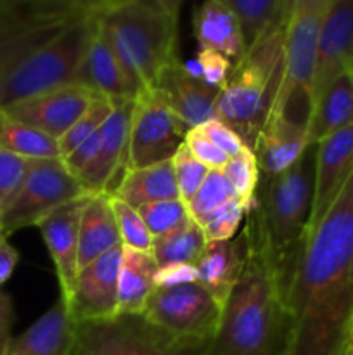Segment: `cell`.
Wrapping results in <instances>:
<instances>
[{"label":"cell","instance_id":"obj_1","mask_svg":"<svg viewBox=\"0 0 353 355\" xmlns=\"http://www.w3.org/2000/svg\"><path fill=\"white\" fill-rule=\"evenodd\" d=\"M284 355H346L353 326V177L305 238L284 290Z\"/></svg>","mask_w":353,"mask_h":355},{"label":"cell","instance_id":"obj_2","mask_svg":"<svg viewBox=\"0 0 353 355\" xmlns=\"http://www.w3.org/2000/svg\"><path fill=\"white\" fill-rule=\"evenodd\" d=\"M248 260L221 311L217 333L201 355H284L287 315L284 277L251 208L244 227Z\"/></svg>","mask_w":353,"mask_h":355},{"label":"cell","instance_id":"obj_3","mask_svg":"<svg viewBox=\"0 0 353 355\" xmlns=\"http://www.w3.org/2000/svg\"><path fill=\"white\" fill-rule=\"evenodd\" d=\"M179 2L172 0H100L96 19L109 40L137 94L154 89L176 61Z\"/></svg>","mask_w":353,"mask_h":355},{"label":"cell","instance_id":"obj_4","mask_svg":"<svg viewBox=\"0 0 353 355\" xmlns=\"http://www.w3.org/2000/svg\"><path fill=\"white\" fill-rule=\"evenodd\" d=\"M289 9L246 51L218 94L217 118L232 128L249 149L255 148L269 120L282 82L284 37Z\"/></svg>","mask_w":353,"mask_h":355},{"label":"cell","instance_id":"obj_5","mask_svg":"<svg viewBox=\"0 0 353 355\" xmlns=\"http://www.w3.org/2000/svg\"><path fill=\"white\" fill-rule=\"evenodd\" d=\"M317 144H310L296 163L277 175H260L248 208L256 214L277 269L287 276L301 252L310 224ZM286 290V288H284Z\"/></svg>","mask_w":353,"mask_h":355},{"label":"cell","instance_id":"obj_6","mask_svg":"<svg viewBox=\"0 0 353 355\" xmlns=\"http://www.w3.org/2000/svg\"><path fill=\"white\" fill-rule=\"evenodd\" d=\"M331 0H293L284 37L282 82L270 116L308 125L314 106L318 33Z\"/></svg>","mask_w":353,"mask_h":355},{"label":"cell","instance_id":"obj_7","mask_svg":"<svg viewBox=\"0 0 353 355\" xmlns=\"http://www.w3.org/2000/svg\"><path fill=\"white\" fill-rule=\"evenodd\" d=\"M96 6L82 0L0 2V75L92 16Z\"/></svg>","mask_w":353,"mask_h":355},{"label":"cell","instance_id":"obj_8","mask_svg":"<svg viewBox=\"0 0 353 355\" xmlns=\"http://www.w3.org/2000/svg\"><path fill=\"white\" fill-rule=\"evenodd\" d=\"M92 17L93 14L69 26L0 75V110L59 87L71 85L92 33Z\"/></svg>","mask_w":353,"mask_h":355},{"label":"cell","instance_id":"obj_9","mask_svg":"<svg viewBox=\"0 0 353 355\" xmlns=\"http://www.w3.org/2000/svg\"><path fill=\"white\" fill-rule=\"evenodd\" d=\"M217 298L199 283L156 288L142 318L168 335L185 352L201 355L221 319Z\"/></svg>","mask_w":353,"mask_h":355},{"label":"cell","instance_id":"obj_10","mask_svg":"<svg viewBox=\"0 0 353 355\" xmlns=\"http://www.w3.org/2000/svg\"><path fill=\"white\" fill-rule=\"evenodd\" d=\"M61 158L31 159L23 184L2 210V232L37 225L55 208L89 196Z\"/></svg>","mask_w":353,"mask_h":355},{"label":"cell","instance_id":"obj_11","mask_svg":"<svg viewBox=\"0 0 353 355\" xmlns=\"http://www.w3.org/2000/svg\"><path fill=\"white\" fill-rule=\"evenodd\" d=\"M187 132L158 89L137 94L132 111L127 168L170 162L185 142Z\"/></svg>","mask_w":353,"mask_h":355},{"label":"cell","instance_id":"obj_12","mask_svg":"<svg viewBox=\"0 0 353 355\" xmlns=\"http://www.w3.org/2000/svg\"><path fill=\"white\" fill-rule=\"evenodd\" d=\"M78 350L85 355H194L142 315H118L78 324Z\"/></svg>","mask_w":353,"mask_h":355},{"label":"cell","instance_id":"obj_13","mask_svg":"<svg viewBox=\"0 0 353 355\" xmlns=\"http://www.w3.org/2000/svg\"><path fill=\"white\" fill-rule=\"evenodd\" d=\"M123 245L80 269L68 309L76 324L118 318V274Z\"/></svg>","mask_w":353,"mask_h":355},{"label":"cell","instance_id":"obj_14","mask_svg":"<svg viewBox=\"0 0 353 355\" xmlns=\"http://www.w3.org/2000/svg\"><path fill=\"white\" fill-rule=\"evenodd\" d=\"M346 73H353V0H331L318 33L314 103L329 83Z\"/></svg>","mask_w":353,"mask_h":355},{"label":"cell","instance_id":"obj_15","mask_svg":"<svg viewBox=\"0 0 353 355\" xmlns=\"http://www.w3.org/2000/svg\"><path fill=\"white\" fill-rule=\"evenodd\" d=\"M353 177V125L317 144L315 186L308 232L317 227ZM307 232V234H308Z\"/></svg>","mask_w":353,"mask_h":355},{"label":"cell","instance_id":"obj_16","mask_svg":"<svg viewBox=\"0 0 353 355\" xmlns=\"http://www.w3.org/2000/svg\"><path fill=\"white\" fill-rule=\"evenodd\" d=\"M93 97L97 96L71 83L21 101L2 111L14 120L23 121L59 141L85 113Z\"/></svg>","mask_w":353,"mask_h":355},{"label":"cell","instance_id":"obj_17","mask_svg":"<svg viewBox=\"0 0 353 355\" xmlns=\"http://www.w3.org/2000/svg\"><path fill=\"white\" fill-rule=\"evenodd\" d=\"M89 196L55 208L37 224L55 267L61 298L66 305L71 300L76 277L80 272V217H82L83 205Z\"/></svg>","mask_w":353,"mask_h":355},{"label":"cell","instance_id":"obj_18","mask_svg":"<svg viewBox=\"0 0 353 355\" xmlns=\"http://www.w3.org/2000/svg\"><path fill=\"white\" fill-rule=\"evenodd\" d=\"M73 85L111 101H130L137 97V90L125 75L109 40L97 23L96 10L92 17V33L76 68Z\"/></svg>","mask_w":353,"mask_h":355},{"label":"cell","instance_id":"obj_19","mask_svg":"<svg viewBox=\"0 0 353 355\" xmlns=\"http://www.w3.org/2000/svg\"><path fill=\"white\" fill-rule=\"evenodd\" d=\"M134 101H116L111 116L99 130V151L90 166L89 173L83 177L82 184L87 193H107L118 173L127 170L128 137H130L132 111Z\"/></svg>","mask_w":353,"mask_h":355},{"label":"cell","instance_id":"obj_20","mask_svg":"<svg viewBox=\"0 0 353 355\" xmlns=\"http://www.w3.org/2000/svg\"><path fill=\"white\" fill-rule=\"evenodd\" d=\"M154 89L161 92L187 130L217 118V101L220 92L208 87L179 59L163 71Z\"/></svg>","mask_w":353,"mask_h":355},{"label":"cell","instance_id":"obj_21","mask_svg":"<svg viewBox=\"0 0 353 355\" xmlns=\"http://www.w3.org/2000/svg\"><path fill=\"white\" fill-rule=\"evenodd\" d=\"M78 324L61 297L26 331L12 336L2 355H73Z\"/></svg>","mask_w":353,"mask_h":355},{"label":"cell","instance_id":"obj_22","mask_svg":"<svg viewBox=\"0 0 353 355\" xmlns=\"http://www.w3.org/2000/svg\"><path fill=\"white\" fill-rule=\"evenodd\" d=\"M246 260L248 239L242 229L235 238L208 243L199 262L196 263L197 283L206 288L224 307L244 270Z\"/></svg>","mask_w":353,"mask_h":355},{"label":"cell","instance_id":"obj_23","mask_svg":"<svg viewBox=\"0 0 353 355\" xmlns=\"http://www.w3.org/2000/svg\"><path fill=\"white\" fill-rule=\"evenodd\" d=\"M308 146L307 125L284 116H270L253 148L260 175L270 177L287 170L307 151Z\"/></svg>","mask_w":353,"mask_h":355},{"label":"cell","instance_id":"obj_24","mask_svg":"<svg viewBox=\"0 0 353 355\" xmlns=\"http://www.w3.org/2000/svg\"><path fill=\"white\" fill-rule=\"evenodd\" d=\"M194 35L199 51H215L237 64L244 55L241 28L227 0H208L194 9Z\"/></svg>","mask_w":353,"mask_h":355},{"label":"cell","instance_id":"obj_25","mask_svg":"<svg viewBox=\"0 0 353 355\" xmlns=\"http://www.w3.org/2000/svg\"><path fill=\"white\" fill-rule=\"evenodd\" d=\"M120 245L123 243L114 218L111 194H90L83 205L82 217H80V269Z\"/></svg>","mask_w":353,"mask_h":355},{"label":"cell","instance_id":"obj_26","mask_svg":"<svg viewBox=\"0 0 353 355\" xmlns=\"http://www.w3.org/2000/svg\"><path fill=\"white\" fill-rule=\"evenodd\" d=\"M158 263L151 253L123 246L118 274V315H142L151 295Z\"/></svg>","mask_w":353,"mask_h":355},{"label":"cell","instance_id":"obj_27","mask_svg":"<svg viewBox=\"0 0 353 355\" xmlns=\"http://www.w3.org/2000/svg\"><path fill=\"white\" fill-rule=\"evenodd\" d=\"M350 125H353V73L336 78L315 99L307 125L308 141L318 144Z\"/></svg>","mask_w":353,"mask_h":355},{"label":"cell","instance_id":"obj_28","mask_svg":"<svg viewBox=\"0 0 353 355\" xmlns=\"http://www.w3.org/2000/svg\"><path fill=\"white\" fill-rule=\"evenodd\" d=\"M113 196L135 210L156 201L180 200L172 159L145 168H127Z\"/></svg>","mask_w":353,"mask_h":355},{"label":"cell","instance_id":"obj_29","mask_svg":"<svg viewBox=\"0 0 353 355\" xmlns=\"http://www.w3.org/2000/svg\"><path fill=\"white\" fill-rule=\"evenodd\" d=\"M208 239L201 225L192 217L180 225L175 231L152 239L151 255L154 257L159 267L175 266V263H189L196 266L203 255Z\"/></svg>","mask_w":353,"mask_h":355},{"label":"cell","instance_id":"obj_30","mask_svg":"<svg viewBox=\"0 0 353 355\" xmlns=\"http://www.w3.org/2000/svg\"><path fill=\"white\" fill-rule=\"evenodd\" d=\"M0 148L26 159L61 158L59 142L0 110Z\"/></svg>","mask_w":353,"mask_h":355},{"label":"cell","instance_id":"obj_31","mask_svg":"<svg viewBox=\"0 0 353 355\" xmlns=\"http://www.w3.org/2000/svg\"><path fill=\"white\" fill-rule=\"evenodd\" d=\"M227 3L239 21L244 51H249L266 30L284 16L291 0H227Z\"/></svg>","mask_w":353,"mask_h":355},{"label":"cell","instance_id":"obj_32","mask_svg":"<svg viewBox=\"0 0 353 355\" xmlns=\"http://www.w3.org/2000/svg\"><path fill=\"white\" fill-rule=\"evenodd\" d=\"M114 103L116 101H111L107 97H93L92 103L89 104V107L85 110V113L75 121L71 128L59 139V153H61V158L68 156L69 153L75 151L83 141H87L89 137H92L93 134L100 130L104 123H106L107 118L111 116L114 110Z\"/></svg>","mask_w":353,"mask_h":355},{"label":"cell","instance_id":"obj_33","mask_svg":"<svg viewBox=\"0 0 353 355\" xmlns=\"http://www.w3.org/2000/svg\"><path fill=\"white\" fill-rule=\"evenodd\" d=\"M234 198H237V194L224 175V170H210L197 193L187 203V210L194 220L199 222Z\"/></svg>","mask_w":353,"mask_h":355},{"label":"cell","instance_id":"obj_34","mask_svg":"<svg viewBox=\"0 0 353 355\" xmlns=\"http://www.w3.org/2000/svg\"><path fill=\"white\" fill-rule=\"evenodd\" d=\"M137 211L152 239L175 231L190 218L187 205L182 200L156 201L137 208Z\"/></svg>","mask_w":353,"mask_h":355},{"label":"cell","instance_id":"obj_35","mask_svg":"<svg viewBox=\"0 0 353 355\" xmlns=\"http://www.w3.org/2000/svg\"><path fill=\"white\" fill-rule=\"evenodd\" d=\"M246 210H248V205L241 198H234V200L227 201L224 207L206 215L197 224L204 231L208 243L225 241V239H232L237 236L241 222L246 217Z\"/></svg>","mask_w":353,"mask_h":355},{"label":"cell","instance_id":"obj_36","mask_svg":"<svg viewBox=\"0 0 353 355\" xmlns=\"http://www.w3.org/2000/svg\"><path fill=\"white\" fill-rule=\"evenodd\" d=\"M221 170H224V175L227 177V180L234 187L237 198H241L246 205H249L260 182V168L255 151L244 148L241 153L228 158L227 165Z\"/></svg>","mask_w":353,"mask_h":355},{"label":"cell","instance_id":"obj_37","mask_svg":"<svg viewBox=\"0 0 353 355\" xmlns=\"http://www.w3.org/2000/svg\"><path fill=\"white\" fill-rule=\"evenodd\" d=\"M111 205H113L114 218H116L118 231L123 246L138 250V252L151 253L152 250V236L149 234L144 220L141 218L138 211L121 201L120 198L111 194Z\"/></svg>","mask_w":353,"mask_h":355},{"label":"cell","instance_id":"obj_38","mask_svg":"<svg viewBox=\"0 0 353 355\" xmlns=\"http://www.w3.org/2000/svg\"><path fill=\"white\" fill-rule=\"evenodd\" d=\"M172 165L173 172H175L180 200L187 205L190 201V198L197 193L201 184L204 182V179L210 173V168L192 155V151L187 148L185 142L180 146L179 151L172 158Z\"/></svg>","mask_w":353,"mask_h":355},{"label":"cell","instance_id":"obj_39","mask_svg":"<svg viewBox=\"0 0 353 355\" xmlns=\"http://www.w3.org/2000/svg\"><path fill=\"white\" fill-rule=\"evenodd\" d=\"M31 159L0 148V214L23 184Z\"/></svg>","mask_w":353,"mask_h":355},{"label":"cell","instance_id":"obj_40","mask_svg":"<svg viewBox=\"0 0 353 355\" xmlns=\"http://www.w3.org/2000/svg\"><path fill=\"white\" fill-rule=\"evenodd\" d=\"M187 66L197 78H201L208 87L218 90V92L224 89L228 76H230L232 68H234V64L227 58L215 51H208V49L197 51L196 62Z\"/></svg>","mask_w":353,"mask_h":355},{"label":"cell","instance_id":"obj_41","mask_svg":"<svg viewBox=\"0 0 353 355\" xmlns=\"http://www.w3.org/2000/svg\"><path fill=\"white\" fill-rule=\"evenodd\" d=\"M185 146L192 151V155L196 156L201 163H204L210 170H221L227 165L228 158H230V156L225 155L220 148H217L210 139L204 137L197 128H192V130L187 132Z\"/></svg>","mask_w":353,"mask_h":355},{"label":"cell","instance_id":"obj_42","mask_svg":"<svg viewBox=\"0 0 353 355\" xmlns=\"http://www.w3.org/2000/svg\"><path fill=\"white\" fill-rule=\"evenodd\" d=\"M197 130H199L204 137L210 139L217 148H220L221 151H224L225 155L230 156V158L246 148L244 142L241 141V137H239L232 128H228L224 121L218 120V118L199 125Z\"/></svg>","mask_w":353,"mask_h":355},{"label":"cell","instance_id":"obj_43","mask_svg":"<svg viewBox=\"0 0 353 355\" xmlns=\"http://www.w3.org/2000/svg\"><path fill=\"white\" fill-rule=\"evenodd\" d=\"M97 151H99V132L93 134L92 137L87 139V141H83L75 151H71L68 156H64V158L61 159L64 162L69 173H71L78 182H82L83 177L89 173L93 159H96Z\"/></svg>","mask_w":353,"mask_h":355},{"label":"cell","instance_id":"obj_44","mask_svg":"<svg viewBox=\"0 0 353 355\" xmlns=\"http://www.w3.org/2000/svg\"><path fill=\"white\" fill-rule=\"evenodd\" d=\"M189 283H197L196 266H189V263H175V266L159 267L154 277L156 288H173Z\"/></svg>","mask_w":353,"mask_h":355},{"label":"cell","instance_id":"obj_45","mask_svg":"<svg viewBox=\"0 0 353 355\" xmlns=\"http://www.w3.org/2000/svg\"><path fill=\"white\" fill-rule=\"evenodd\" d=\"M14 322V309L12 302L6 293L0 291V355L3 354L6 347L10 342V328Z\"/></svg>","mask_w":353,"mask_h":355},{"label":"cell","instance_id":"obj_46","mask_svg":"<svg viewBox=\"0 0 353 355\" xmlns=\"http://www.w3.org/2000/svg\"><path fill=\"white\" fill-rule=\"evenodd\" d=\"M17 262H19V253H17V250L7 241L6 236V238L0 239V286H2L3 283H7L9 277L12 276Z\"/></svg>","mask_w":353,"mask_h":355},{"label":"cell","instance_id":"obj_47","mask_svg":"<svg viewBox=\"0 0 353 355\" xmlns=\"http://www.w3.org/2000/svg\"><path fill=\"white\" fill-rule=\"evenodd\" d=\"M350 350H353V326H352V333H350Z\"/></svg>","mask_w":353,"mask_h":355},{"label":"cell","instance_id":"obj_48","mask_svg":"<svg viewBox=\"0 0 353 355\" xmlns=\"http://www.w3.org/2000/svg\"><path fill=\"white\" fill-rule=\"evenodd\" d=\"M73 355H85V354H83V352H80V350H78V347H76V350H75V354H73Z\"/></svg>","mask_w":353,"mask_h":355},{"label":"cell","instance_id":"obj_49","mask_svg":"<svg viewBox=\"0 0 353 355\" xmlns=\"http://www.w3.org/2000/svg\"><path fill=\"white\" fill-rule=\"evenodd\" d=\"M2 238H6V234H3V232H0V239Z\"/></svg>","mask_w":353,"mask_h":355},{"label":"cell","instance_id":"obj_50","mask_svg":"<svg viewBox=\"0 0 353 355\" xmlns=\"http://www.w3.org/2000/svg\"><path fill=\"white\" fill-rule=\"evenodd\" d=\"M0 222H2V214H0ZM0 229H2V224H0Z\"/></svg>","mask_w":353,"mask_h":355},{"label":"cell","instance_id":"obj_51","mask_svg":"<svg viewBox=\"0 0 353 355\" xmlns=\"http://www.w3.org/2000/svg\"><path fill=\"white\" fill-rule=\"evenodd\" d=\"M0 232H2V229H0Z\"/></svg>","mask_w":353,"mask_h":355}]
</instances>
